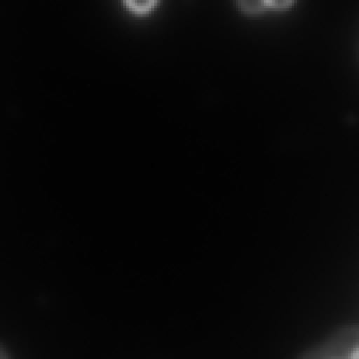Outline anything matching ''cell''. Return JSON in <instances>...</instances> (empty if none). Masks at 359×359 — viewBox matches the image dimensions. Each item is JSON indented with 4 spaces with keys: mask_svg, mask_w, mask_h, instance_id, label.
Returning a JSON list of instances; mask_svg holds the SVG:
<instances>
[{
    "mask_svg": "<svg viewBox=\"0 0 359 359\" xmlns=\"http://www.w3.org/2000/svg\"><path fill=\"white\" fill-rule=\"evenodd\" d=\"M0 359H8V358L6 356V353H4L1 349H0Z\"/></svg>",
    "mask_w": 359,
    "mask_h": 359,
    "instance_id": "5b68a950",
    "label": "cell"
},
{
    "mask_svg": "<svg viewBox=\"0 0 359 359\" xmlns=\"http://www.w3.org/2000/svg\"><path fill=\"white\" fill-rule=\"evenodd\" d=\"M125 1L132 11L143 14V13H147L149 10H151L157 0H125Z\"/></svg>",
    "mask_w": 359,
    "mask_h": 359,
    "instance_id": "3957f363",
    "label": "cell"
},
{
    "mask_svg": "<svg viewBox=\"0 0 359 359\" xmlns=\"http://www.w3.org/2000/svg\"><path fill=\"white\" fill-rule=\"evenodd\" d=\"M302 359H358V328L345 327Z\"/></svg>",
    "mask_w": 359,
    "mask_h": 359,
    "instance_id": "6da1fadb",
    "label": "cell"
},
{
    "mask_svg": "<svg viewBox=\"0 0 359 359\" xmlns=\"http://www.w3.org/2000/svg\"><path fill=\"white\" fill-rule=\"evenodd\" d=\"M240 7L250 14L261 13L264 8H266L265 0H238Z\"/></svg>",
    "mask_w": 359,
    "mask_h": 359,
    "instance_id": "7a4b0ae2",
    "label": "cell"
},
{
    "mask_svg": "<svg viewBox=\"0 0 359 359\" xmlns=\"http://www.w3.org/2000/svg\"><path fill=\"white\" fill-rule=\"evenodd\" d=\"M293 0H265L266 3V7H272V8H276V10H282V8H286L292 4Z\"/></svg>",
    "mask_w": 359,
    "mask_h": 359,
    "instance_id": "277c9868",
    "label": "cell"
}]
</instances>
